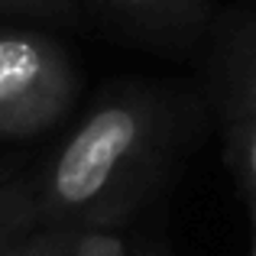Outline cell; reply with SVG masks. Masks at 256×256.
Returning <instances> with one entry per match:
<instances>
[{
  "label": "cell",
  "mask_w": 256,
  "mask_h": 256,
  "mask_svg": "<svg viewBox=\"0 0 256 256\" xmlns=\"http://www.w3.org/2000/svg\"><path fill=\"white\" fill-rule=\"evenodd\" d=\"M182 136L185 110L172 94L110 88L32 182L39 227L120 230L159 188Z\"/></svg>",
  "instance_id": "obj_1"
},
{
  "label": "cell",
  "mask_w": 256,
  "mask_h": 256,
  "mask_svg": "<svg viewBox=\"0 0 256 256\" xmlns=\"http://www.w3.org/2000/svg\"><path fill=\"white\" fill-rule=\"evenodd\" d=\"M82 75L72 52L36 26H0V140H32L72 114Z\"/></svg>",
  "instance_id": "obj_2"
},
{
  "label": "cell",
  "mask_w": 256,
  "mask_h": 256,
  "mask_svg": "<svg viewBox=\"0 0 256 256\" xmlns=\"http://www.w3.org/2000/svg\"><path fill=\"white\" fill-rule=\"evenodd\" d=\"M82 4V0H78ZM100 13L133 26L136 32L159 39V42H185L194 39L211 20L208 0H84Z\"/></svg>",
  "instance_id": "obj_3"
},
{
  "label": "cell",
  "mask_w": 256,
  "mask_h": 256,
  "mask_svg": "<svg viewBox=\"0 0 256 256\" xmlns=\"http://www.w3.org/2000/svg\"><path fill=\"white\" fill-rule=\"evenodd\" d=\"M211 88L227 120L256 124V30H234L214 52Z\"/></svg>",
  "instance_id": "obj_4"
},
{
  "label": "cell",
  "mask_w": 256,
  "mask_h": 256,
  "mask_svg": "<svg viewBox=\"0 0 256 256\" xmlns=\"http://www.w3.org/2000/svg\"><path fill=\"white\" fill-rule=\"evenodd\" d=\"M224 159L230 166L244 198H256V124H250V120H227Z\"/></svg>",
  "instance_id": "obj_5"
},
{
  "label": "cell",
  "mask_w": 256,
  "mask_h": 256,
  "mask_svg": "<svg viewBox=\"0 0 256 256\" xmlns=\"http://www.w3.org/2000/svg\"><path fill=\"white\" fill-rule=\"evenodd\" d=\"M39 227L36 192L30 182H4L0 185V244Z\"/></svg>",
  "instance_id": "obj_6"
},
{
  "label": "cell",
  "mask_w": 256,
  "mask_h": 256,
  "mask_svg": "<svg viewBox=\"0 0 256 256\" xmlns=\"http://www.w3.org/2000/svg\"><path fill=\"white\" fill-rule=\"evenodd\" d=\"M52 256H133V246L117 230L58 227V240H56Z\"/></svg>",
  "instance_id": "obj_7"
},
{
  "label": "cell",
  "mask_w": 256,
  "mask_h": 256,
  "mask_svg": "<svg viewBox=\"0 0 256 256\" xmlns=\"http://www.w3.org/2000/svg\"><path fill=\"white\" fill-rule=\"evenodd\" d=\"M4 16H26L42 20L56 26H78L82 23V4L78 0H0Z\"/></svg>",
  "instance_id": "obj_8"
},
{
  "label": "cell",
  "mask_w": 256,
  "mask_h": 256,
  "mask_svg": "<svg viewBox=\"0 0 256 256\" xmlns=\"http://www.w3.org/2000/svg\"><path fill=\"white\" fill-rule=\"evenodd\" d=\"M58 240V227H36L20 237L0 244V256H52Z\"/></svg>",
  "instance_id": "obj_9"
},
{
  "label": "cell",
  "mask_w": 256,
  "mask_h": 256,
  "mask_svg": "<svg viewBox=\"0 0 256 256\" xmlns=\"http://www.w3.org/2000/svg\"><path fill=\"white\" fill-rule=\"evenodd\" d=\"M246 201V214H250V256H256V198H244Z\"/></svg>",
  "instance_id": "obj_10"
},
{
  "label": "cell",
  "mask_w": 256,
  "mask_h": 256,
  "mask_svg": "<svg viewBox=\"0 0 256 256\" xmlns=\"http://www.w3.org/2000/svg\"><path fill=\"white\" fill-rule=\"evenodd\" d=\"M133 256H166L159 246H143V250H133Z\"/></svg>",
  "instance_id": "obj_11"
},
{
  "label": "cell",
  "mask_w": 256,
  "mask_h": 256,
  "mask_svg": "<svg viewBox=\"0 0 256 256\" xmlns=\"http://www.w3.org/2000/svg\"><path fill=\"white\" fill-rule=\"evenodd\" d=\"M0 185H4V182H0Z\"/></svg>",
  "instance_id": "obj_12"
}]
</instances>
